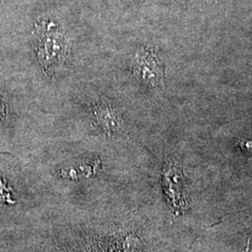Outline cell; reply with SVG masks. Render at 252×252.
Instances as JSON below:
<instances>
[{
    "label": "cell",
    "instance_id": "6da1fadb",
    "mask_svg": "<svg viewBox=\"0 0 252 252\" xmlns=\"http://www.w3.org/2000/svg\"><path fill=\"white\" fill-rule=\"evenodd\" d=\"M163 186L172 207L177 210L182 209L186 204L185 186L182 172L177 163L170 162L164 167Z\"/></svg>",
    "mask_w": 252,
    "mask_h": 252
},
{
    "label": "cell",
    "instance_id": "7a4b0ae2",
    "mask_svg": "<svg viewBox=\"0 0 252 252\" xmlns=\"http://www.w3.org/2000/svg\"><path fill=\"white\" fill-rule=\"evenodd\" d=\"M134 70L135 75L145 83L160 85L162 81V68L158 59L151 52H142L136 55Z\"/></svg>",
    "mask_w": 252,
    "mask_h": 252
},
{
    "label": "cell",
    "instance_id": "3957f363",
    "mask_svg": "<svg viewBox=\"0 0 252 252\" xmlns=\"http://www.w3.org/2000/svg\"><path fill=\"white\" fill-rule=\"evenodd\" d=\"M94 114L100 127L108 135L117 134L123 126V119L117 108L107 101L102 100L95 105Z\"/></svg>",
    "mask_w": 252,
    "mask_h": 252
},
{
    "label": "cell",
    "instance_id": "277c9868",
    "mask_svg": "<svg viewBox=\"0 0 252 252\" xmlns=\"http://www.w3.org/2000/svg\"><path fill=\"white\" fill-rule=\"evenodd\" d=\"M56 27H45L46 30L49 31V34H46L47 36L40 42L39 46V58L40 62L43 65L53 64L55 61H58L60 57H62L64 51V43L61 36H56L55 33H53V30Z\"/></svg>",
    "mask_w": 252,
    "mask_h": 252
},
{
    "label": "cell",
    "instance_id": "5b68a950",
    "mask_svg": "<svg viewBox=\"0 0 252 252\" xmlns=\"http://www.w3.org/2000/svg\"><path fill=\"white\" fill-rule=\"evenodd\" d=\"M0 199L3 201H9L10 195H9V189L7 188L4 180L0 178Z\"/></svg>",
    "mask_w": 252,
    "mask_h": 252
},
{
    "label": "cell",
    "instance_id": "8992f818",
    "mask_svg": "<svg viewBox=\"0 0 252 252\" xmlns=\"http://www.w3.org/2000/svg\"><path fill=\"white\" fill-rule=\"evenodd\" d=\"M4 114H5V103H4V99L0 95V119L3 118Z\"/></svg>",
    "mask_w": 252,
    "mask_h": 252
},
{
    "label": "cell",
    "instance_id": "52a82bcc",
    "mask_svg": "<svg viewBox=\"0 0 252 252\" xmlns=\"http://www.w3.org/2000/svg\"><path fill=\"white\" fill-rule=\"evenodd\" d=\"M249 249H250V240H249V243H248V245H247V248H246V250H244L243 252H249Z\"/></svg>",
    "mask_w": 252,
    "mask_h": 252
}]
</instances>
